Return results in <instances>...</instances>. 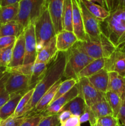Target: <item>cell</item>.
<instances>
[{"label": "cell", "mask_w": 125, "mask_h": 126, "mask_svg": "<svg viewBox=\"0 0 125 126\" xmlns=\"http://www.w3.org/2000/svg\"><path fill=\"white\" fill-rule=\"evenodd\" d=\"M66 60V52H58L54 60L48 65L47 69L42 78L34 87V92L26 108L27 115L35 108L43 95L55 84L62 79Z\"/></svg>", "instance_id": "6da1fadb"}, {"label": "cell", "mask_w": 125, "mask_h": 126, "mask_svg": "<svg viewBox=\"0 0 125 126\" xmlns=\"http://www.w3.org/2000/svg\"><path fill=\"white\" fill-rule=\"evenodd\" d=\"M104 23V34L116 49L125 48V8H118L110 12Z\"/></svg>", "instance_id": "7a4b0ae2"}, {"label": "cell", "mask_w": 125, "mask_h": 126, "mask_svg": "<svg viewBox=\"0 0 125 126\" xmlns=\"http://www.w3.org/2000/svg\"><path fill=\"white\" fill-rule=\"evenodd\" d=\"M77 44L93 59H107L116 49L104 32L97 36H89L86 34L85 40L78 41Z\"/></svg>", "instance_id": "3957f363"}, {"label": "cell", "mask_w": 125, "mask_h": 126, "mask_svg": "<svg viewBox=\"0 0 125 126\" xmlns=\"http://www.w3.org/2000/svg\"><path fill=\"white\" fill-rule=\"evenodd\" d=\"M94 59L83 52L77 43L66 52V60L63 77L77 80L78 73Z\"/></svg>", "instance_id": "277c9868"}, {"label": "cell", "mask_w": 125, "mask_h": 126, "mask_svg": "<svg viewBox=\"0 0 125 126\" xmlns=\"http://www.w3.org/2000/svg\"><path fill=\"white\" fill-rule=\"evenodd\" d=\"M46 8L47 0H21L15 21L26 28L30 23H34Z\"/></svg>", "instance_id": "5b68a950"}, {"label": "cell", "mask_w": 125, "mask_h": 126, "mask_svg": "<svg viewBox=\"0 0 125 126\" xmlns=\"http://www.w3.org/2000/svg\"><path fill=\"white\" fill-rule=\"evenodd\" d=\"M36 39L37 51L41 50L44 46L56 36L53 24L47 7L34 23Z\"/></svg>", "instance_id": "8992f818"}, {"label": "cell", "mask_w": 125, "mask_h": 126, "mask_svg": "<svg viewBox=\"0 0 125 126\" xmlns=\"http://www.w3.org/2000/svg\"><path fill=\"white\" fill-rule=\"evenodd\" d=\"M79 95L82 97L86 105L91 107L105 97V94L96 89L87 78L78 80Z\"/></svg>", "instance_id": "52a82bcc"}, {"label": "cell", "mask_w": 125, "mask_h": 126, "mask_svg": "<svg viewBox=\"0 0 125 126\" xmlns=\"http://www.w3.org/2000/svg\"><path fill=\"white\" fill-rule=\"evenodd\" d=\"M30 78V76L20 75L16 73H9V75L6 82V91L9 94H25L29 90L33 89L29 86Z\"/></svg>", "instance_id": "ba28073f"}, {"label": "cell", "mask_w": 125, "mask_h": 126, "mask_svg": "<svg viewBox=\"0 0 125 126\" xmlns=\"http://www.w3.org/2000/svg\"><path fill=\"white\" fill-rule=\"evenodd\" d=\"M23 33L25 48V56L23 64L34 63L36 59L38 51L34 23H30L28 27H26Z\"/></svg>", "instance_id": "9c48e42d"}, {"label": "cell", "mask_w": 125, "mask_h": 126, "mask_svg": "<svg viewBox=\"0 0 125 126\" xmlns=\"http://www.w3.org/2000/svg\"><path fill=\"white\" fill-rule=\"evenodd\" d=\"M79 87L77 82V84L72 87L71 91L52 102L44 111L42 112L41 114L43 116L58 114L62 108L70 101L77 97L79 95Z\"/></svg>", "instance_id": "30bf717a"}, {"label": "cell", "mask_w": 125, "mask_h": 126, "mask_svg": "<svg viewBox=\"0 0 125 126\" xmlns=\"http://www.w3.org/2000/svg\"><path fill=\"white\" fill-rule=\"evenodd\" d=\"M83 18V25L86 34L89 36H97L103 33L102 22L88 11L81 0H78Z\"/></svg>", "instance_id": "8fae6325"}, {"label": "cell", "mask_w": 125, "mask_h": 126, "mask_svg": "<svg viewBox=\"0 0 125 126\" xmlns=\"http://www.w3.org/2000/svg\"><path fill=\"white\" fill-rule=\"evenodd\" d=\"M104 69L108 72L114 71L125 77V50L116 49L106 59Z\"/></svg>", "instance_id": "7c38bea8"}, {"label": "cell", "mask_w": 125, "mask_h": 126, "mask_svg": "<svg viewBox=\"0 0 125 126\" xmlns=\"http://www.w3.org/2000/svg\"><path fill=\"white\" fill-rule=\"evenodd\" d=\"M64 0H47V7L53 24L56 34L62 30V14Z\"/></svg>", "instance_id": "4fadbf2b"}, {"label": "cell", "mask_w": 125, "mask_h": 126, "mask_svg": "<svg viewBox=\"0 0 125 126\" xmlns=\"http://www.w3.org/2000/svg\"><path fill=\"white\" fill-rule=\"evenodd\" d=\"M72 25L73 32L78 41L85 40L86 33L83 25V18L78 0H72Z\"/></svg>", "instance_id": "5bb4252c"}, {"label": "cell", "mask_w": 125, "mask_h": 126, "mask_svg": "<svg viewBox=\"0 0 125 126\" xmlns=\"http://www.w3.org/2000/svg\"><path fill=\"white\" fill-rule=\"evenodd\" d=\"M58 53L55 36L44 46L41 50L38 52L35 62H42L49 65L56 57Z\"/></svg>", "instance_id": "9a60e30c"}, {"label": "cell", "mask_w": 125, "mask_h": 126, "mask_svg": "<svg viewBox=\"0 0 125 126\" xmlns=\"http://www.w3.org/2000/svg\"><path fill=\"white\" fill-rule=\"evenodd\" d=\"M78 41L73 32L62 30L56 34V45L58 52H66Z\"/></svg>", "instance_id": "2e32d148"}, {"label": "cell", "mask_w": 125, "mask_h": 126, "mask_svg": "<svg viewBox=\"0 0 125 126\" xmlns=\"http://www.w3.org/2000/svg\"><path fill=\"white\" fill-rule=\"evenodd\" d=\"M25 56L24 33L17 38L12 50V60L7 68H12L22 65L24 62Z\"/></svg>", "instance_id": "e0dca14e"}, {"label": "cell", "mask_w": 125, "mask_h": 126, "mask_svg": "<svg viewBox=\"0 0 125 126\" xmlns=\"http://www.w3.org/2000/svg\"><path fill=\"white\" fill-rule=\"evenodd\" d=\"M62 79H60V81H58L42 97V98L39 100L38 103L36 105L35 108L31 112L29 113V115L34 114H39L41 113L42 112L44 111L49 105L53 102L54 97H55V94L56 93L58 89L60 86V84L62 82Z\"/></svg>", "instance_id": "ac0fdd59"}, {"label": "cell", "mask_w": 125, "mask_h": 126, "mask_svg": "<svg viewBox=\"0 0 125 126\" xmlns=\"http://www.w3.org/2000/svg\"><path fill=\"white\" fill-rule=\"evenodd\" d=\"M108 91L115 92L123 99L125 95V77L114 71L109 72Z\"/></svg>", "instance_id": "d6986e66"}, {"label": "cell", "mask_w": 125, "mask_h": 126, "mask_svg": "<svg viewBox=\"0 0 125 126\" xmlns=\"http://www.w3.org/2000/svg\"><path fill=\"white\" fill-rule=\"evenodd\" d=\"M87 78L94 88L99 92L105 94L108 91L109 72L104 68Z\"/></svg>", "instance_id": "ffe728a7"}, {"label": "cell", "mask_w": 125, "mask_h": 126, "mask_svg": "<svg viewBox=\"0 0 125 126\" xmlns=\"http://www.w3.org/2000/svg\"><path fill=\"white\" fill-rule=\"evenodd\" d=\"M9 100L0 108V119L4 121L14 114L20 100L23 97V94H10Z\"/></svg>", "instance_id": "44dd1931"}, {"label": "cell", "mask_w": 125, "mask_h": 126, "mask_svg": "<svg viewBox=\"0 0 125 126\" xmlns=\"http://www.w3.org/2000/svg\"><path fill=\"white\" fill-rule=\"evenodd\" d=\"M24 26L17 21H12L5 24H0V37L15 36L18 38L24 32Z\"/></svg>", "instance_id": "7402d4cb"}, {"label": "cell", "mask_w": 125, "mask_h": 126, "mask_svg": "<svg viewBox=\"0 0 125 126\" xmlns=\"http://www.w3.org/2000/svg\"><path fill=\"white\" fill-rule=\"evenodd\" d=\"M81 1L88 11L102 23L104 22L110 15V11L100 5L97 4L88 0H81Z\"/></svg>", "instance_id": "603a6c76"}, {"label": "cell", "mask_w": 125, "mask_h": 126, "mask_svg": "<svg viewBox=\"0 0 125 126\" xmlns=\"http://www.w3.org/2000/svg\"><path fill=\"white\" fill-rule=\"evenodd\" d=\"M19 12V2L0 6V24L15 20Z\"/></svg>", "instance_id": "cb8c5ba5"}, {"label": "cell", "mask_w": 125, "mask_h": 126, "mask_svg": "<svg viewBox=\"0 0 125 126\" xmlns=\"http://www.w3.org/2000/svg\"><path fill=\"white\" fill-rule=\"evenodd\" d=\"M105 58L94 59L88 65L85 66L77 76V81L83 78H88L92 75H94L100 71L102 69L104 68L105 64Z\"/></svg>", "instance_id": "d4e9b609"}, {"label": "cell", "mask_w": 125, "mask_h": 126, "mask_svg": "<svg viewBox=\"0 0 125 126\" xmlns=\"http://www.w3.org/2000/svg\"><path fill=\"white\" fill-rule=\"evenodd\" d=\"M86 106L87 105L82 97L78 95L77 97L67 103L62 108L60 112L63 111H68L72 115L80 117L83 114Z\"/></svg>", "instance_id": "484cf974"}, {"label": "cell", "mask_w": 125, "mask_h": 126, "mask_svg": "<svg viewBox=\"0 0 125 126\" xmlns=\"http://www.w3.org/2000/svg\"><path fill=\"white\" fill-rule=\"evenodd\" d=\"M89 108L93 116L97 121L102 117L109 115L113 116L112 110L105 97Z\"/></svg>", "instance_id": "4316f807"}, {"label": "cell", "mask_w": 125, "mask_h": 126, "mask_svg": "<svg viewBox=\"0 0 125 126\" xmlns=\"http://www.w3.org/2000/svg\"><path fill=\"white\" fill-rule=\"evenodd\" d=\"M62 30L73 32L72 0H64L62 14Z\"/></svg>", "instance_id": "83f0119b"}, {"label": "cell", "mask_w": 125, "mask_h": 126, "mask_svg": "<svg viewBox=\"0 0 125 126\" xmlns=\"http://www.w3.org/2000/svg\"><path fill=\"white\" fill-rule=\"evenodd\" d=\"M105 97L112 110L113 116L117 118L122 105L123 99L118 94L112 91H107L105 94Z\"/></svg>", "instance_id": "f1b7e54d"}, {"label": "cell", "mask_w": 125, "mask_h": 126, "mask_svg": "<svg viewBox=\"0 0 125 126\" xmlns=\"http://www.w3.org/2000/svg\"><path fill=\"white\" fill-rule=\"evenodd\" d=\"M34 87L29 90L27 92H26L22 98L20 100L18 103V106H17L16 110L15 111L14 114L12 115L13 117H22L24 116H27L26 114V108L28 103L30 101L32 95L34 92Z\"/></svg>", "instance_id": "f546056e"}, {"label": "cell", "mask_w": 125, "mask_h": 126, "mask_svg": "<svg viewBox=\"0 0 125 126\" xmlns=\"http://www.w3.org/2000/svg\"><path fill=\"white\" fill-rule=\"evenodd\" d=\"M9 75V73L4 70L0 73V108L9 100L11 95L6 89V82Z\"/></svg>", "instance_id": "4dcf8cb0"}, {"label": "cell", "mask_w": 125, "mask_h": 126, "mask_svg": "<svg viewBox=\"0 0 125 126\" xmlns=\"http://www.w3.org/2000/svg\"><path fill=\"white\" fill-rule=\"evenodd\" d=\"M78 82V81L75 79H67L65 81H62L61 83L60 84V86H59L58 89L56 93L55 94V97H54L53 102L57 100L58 98H60L62 95H64L69 91H71L72 89V87H74ZM51 102V103H52Z\"/></svg>", "instance_id": "1f68e13d"}, {"label": "cell", "mask_w": 125, "mask_h": 126, "mask_svg": "<svg viewBox=\"0 0 125 126\" xmlns=\"http://www.w3.org/2000/svg\"><path fill=\"white\" fill-rule=\"evenodd\" d=\"M35 68V63L23 64L22 65L12 68H6L5 70L9 73H16L26 76H31Z\"/></svg>", "instance_id": "d6a6232c"}, {"label": "cell", "mask_w": 125, "mask_h": 126, "mask_svg": "<svg viewBox=\"0 0 125 126\" xmlns=\"http://www.w3.org/2000/svg\"><path fill=\"white\" fill-rule=\"evenodd\" d=\"M13 45L7 47L0 49V68H7L12 60Z\"/></svg>", "instance_id": "836d02e7"}, {"label": "cell", "mask_w": 125, "mask_h": 126, "mask_svg": "<svg viewBox=\"0 0 125 126\" xmlns=\"http://www.w3.org/2000/svg\"><path fill=\"white\" fill-rule=\"evenodd\" d=\"M97 123L101 126H121V124L117 118L112 115L100 118L98 119Z\"/></svg>", "instance_id": "e575fe53"}, {"label": "cell", "mask_w": 125, "mask_h": 126, "mask_svg": "<svg viewBox=\"0 0 125 126\" xmlns=\"http://www.w3.org/2000/svg\"><path fill=\"white\" fill-rule=\"evenodd\" d=\"M58 114L44 116L38 126H60Z\"/></svg>", "instance_id": "d590c367"}, {"label": "cell", "mask_w": 125, "mask_h": 126, "mask_svg": "<svg viewBox=\"0 0 125 126\" xmlns=\"http://www.w3.org/2000/svg\"><path fill=\"white\" fill-rule=\"evenodd\" d=\"M41 113L34 114H28L27 118L25 119L20 126H38L43 118Z\"/></svg>", "instance_id": "8d00e7d4"}, {"label": "cell", "mask_w": 125, "mask_h": 126, "mask_svg": "<svg viewBox=\"0 0 125 126\" xmlns=\"http://www.w3.org/2000/svg\"><path fill=\"white\" fill-rule=\"evenodd\" d=\"M28 115L22 117L11 116L4 121H1L0 126H20Z\"/></svg>", "instance_id": "74e56055"}, {"label": "cell", "mask_w": 125, "mask_h": 126, "mask_svg": "<svg viewBox=\"0 0 125 126\" xmlns=\"http://www.w3.org/2000/svg\"><path fill=\"white\" fill-rule=\"evenodd\" d=\"M80 118V123H85L86 122L88 121L89 123L90 126L94 125L97 123L98 121L94 118L93 114H92L90 108L87 106H86L85 109L84 111H83V114L79 117Z\"/></svg>", "instance_id": "f35d334b"}, {"label": "cell", "mask_w": 125, "mask_h": 126, "mask_svg": "<svg viewBox=\"0 0 125 126\" xmlns=\"http://www.w3.org/2000/svg\"><path fill=\"white\" fill-rule=\"evenodd\" d=\"M17 38L15 36L0 37V49L7 47L15 44Z\"/></svg>", "instance_id": "ab89813d"}, {"label": "cell", "mask_w": 125, "mask_h": 126, "mask_svg": "<svg viewBox=\"0 0 125 126\" xmlns=\"http://www.w3.org/2000/svg\"><path fill=\"white\" fill-rule=\"evenodd\" d=\"M79 116L72 115L65 121L60 123V126H80Z\"/></svg>", "instance_id": "60d3db41"}, {"label": "cell", "mask_w": 125, "mask_h": 126, "mask_svg": "<svg viewBox=\"0 0 125 126\" xmlns=\"http://www.w3.org/2000/svg\"><path fill=\"white\" fill-rule=\"evenodd\" d=\"M117 119L119 120L120 124L125 126V95L123 98L122 105L117 116Z\"/></svg>", "instance_id": "b9f144b4"}, {"label": "cell", "mask_w": 125, "mask_h": 126, "mask_svg": "<svg viewBox=\"0 0 125 126\" xmlns=\"http://www.w3.org/2000/svg\"><path fill=\"white\" fill-rule=\"evenodd\" d=\"M71 116H72V114L68 111H63L60 112L58 114V118L60 123L67 120Z\"/></svg>", "instance_id": "7bdbcfd3"}, {"label": "cell", "mask_w": 125, "mask_h": 126, "mask_svg": "<svg viewBox=\"0 0 125 126\" xmlns=\"http://www.w3.org/2000/svg\"><path fill=\"white\" fill-rule=\"evenodd\" d=\"M118 0H109V11L110 12L116 9L118 6Z\"/></svg>", "instance_id": "ee69618b"}, {"label": "cell", "mask_w": 125, "mask_h": 126, "mask_svg": "<svg viewBox=\"0 0 125 126\" xmlns=\"http://www.w3.org/2000/svg\"><path fill=\"white\" fill-rule=\"evenodd\" d=\"M21 0H0V6H5L19 2Z\"/></svg>", "instance_id": "f6af8a7d"}, {"label": "cell", "mask_w": 125, "mask_h": 126, "mask_svg": "<svg viewBox=\"0 0 125 126\" xmlns=\"http://www.w3.org/2000/svg\"><path fill=\"white\" fill-rule=\"evenodd\" d=\"M118 8H125V0H118V6L116 9Z\"/></svg>", "instance_id": "bcb514c9"}, {"label": "cell", "mask_w": 125, "mask_h": 126, "mask_svg": "<svg viewBox=\"0 0 125 126\" xmlns=\"http://www.w3.org/2000/svg\"><path fill=\"white\" fill-rule=\"evenodd\" d=\"M88 1H91V2H98L99 5H100L101 6H102V7H105V3H104V0H88Z\"/></svg>", "instance_id": "7dc6e473"}, {"label": "cell", "mask_w": 125, "mask_h": 126, "mask_svg": "<svg viewBox=\"0 0 125 126\" xmlns=\"http://www.w3.org/2000/svg\"><path fill=\"white\" fill-rule=\"evenodd\" d=\"M104 3H105V8H106L107 9L108 11H109V0H104Z\"/></svg>", "instance_id": "c3c4849f"}, {"label": "cell", "mask_w": 125, "mask_h": 126, "mask_svg": "<svg viewBox=\"0 0 125 126\" xmlns=\"http://www.w3.org/2000/svg\"><path fill=\"white\" fill-rule=\"evenodd\" d=\"M96 126H100V125H99V124H98V123H96Z\"/></svg>", "instance_id": "681fc988"}, {"label": "cell", "mask_w": 125, "mask_h": 126, "mask_svg": "<svg viewBox=\"0 0 125 126\" xmlns=\"http://www.w3.org/2000/svg\"><path fill=\"white\" fill-rule=\"evenodd\" d=\"M96 124H94V125H91V126H96Z\"/></svg>", "instance_id": "f907efd6"}, {"label": "cell", "mask_w": 125, "mask_h": 126, "mask_svg": "<svg viewBox=\"0 0 125 126\" xmlns=\"http://www.w3.org/2000/svg\"><path fill=\"white\" fill-rule=\"evenodd\" d=\"M121 126H125V125H122V124H121Z\"/></svg>", "instance_id": "816d5d0a"}, {"label": "cell", "mask_w": 125, "mask_h": 126, "mask_svg": "<svg viewBox=\"0 0 125 126\" xmlns=\"http://www.w3.org/2000/svg\"><path fill=\"white\" fill-rule=\"evenodd\" d=\"M1 119H0V123H1Z\"/></svg>", "instance_id": "f5cc1de1"}]
</instances>
